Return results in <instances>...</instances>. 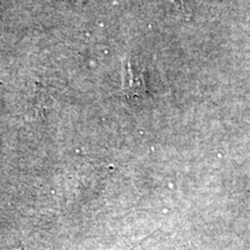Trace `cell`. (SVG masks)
Returning <instances> with one entry per match:
<instances>
[{"instance_id":"6da1fadb","label":"cell","mask_w":250,"mask_h":250,"mask_svg":"<svg viewBox=\"0 0 250 250\" xmlns=\"http://www.w3.org/2000/svg\"><path fill=\"white\" fill-rule=\"evenodd\" d=\"M122 89L126 98H144L147 95V87L143 72L134 67L129 58L122 62Z\"/></svg>"},{"instance_id":"7a4b0ae2","label":"cell","mask_w":250,"mask_h":250,"mask_svg":"<svg viewBox=\"0 0 250 250\" xmlns=\"http://www.w3.org/2000/svg\"><path fill=\"white\" fill-rule=\"evenodd\" d=\"M173 1H174V4L179 6V7H181V8L184 7V0H173Z\"/></svg>"}]
</instances>
